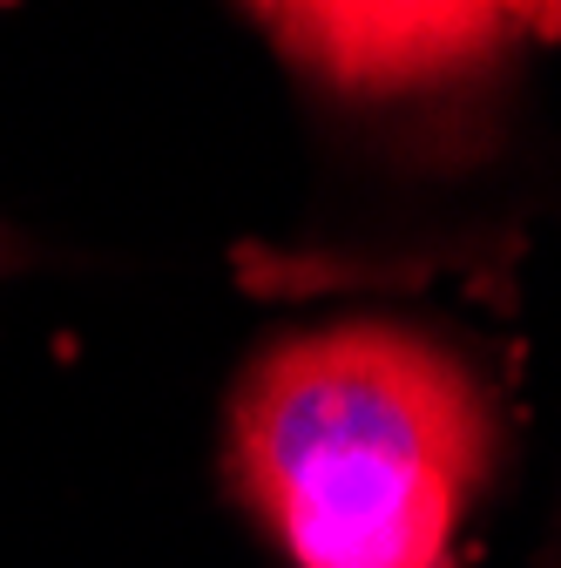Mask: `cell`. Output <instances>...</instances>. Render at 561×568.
I'll return each instance as SVG.
<instances>
[{
  "instance_id": "7a4b0ae2",
  "label": "cell",
  "mask_w": 561,
  "mask_h": 568,
  "mask_svg": "<svg viewBox=\"0 0 561 568\" xmlns=\"http://www.w3.org/2000/svg\"><path fill=\"white\" fill-rule=\"evenodd\" d=\"M257 34L285 54L305 82L386 102L467 82L508 61L521 41L561 28V8H494V0H305V8H251Z\"/></svg>"
},
{
  "instance_id": "6da1fadb",
  "label": "cell",
  "mask_w": 561,
  "mask_h": 568,
  "mask_svg": "<svg viewBox=\"0 0 561 568\" xmlns=\"http://www.w3.org/2000/svg\"><path fill=\"white\" fill-rule=\"evenodd\" d=\"M494 454L480 373L392 318L271 338L231 399L237 494L298 568H453Z\"/></svg>"
},
{
  "instance_id": "3957f363",
  "label": "cell",
  "mask_w": 561,
  "mask_h": 568,
  "mask_svg": "<svg viewBox=\"0 0 561 568\" xmlns=\"http://www.w3.org/2000/svg\"><path fill=\"white\" fill-rule=\"evenodd\" d=\"M21 264V244H14V231H0V271H14Z\"/></svg>"
}]
</instances>
